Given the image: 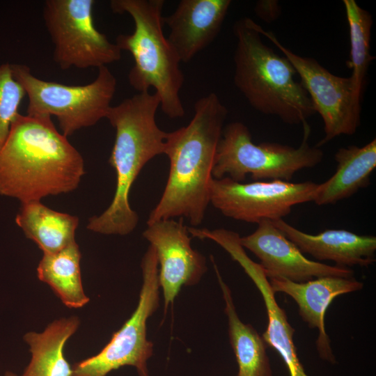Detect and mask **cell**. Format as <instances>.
Wrapping results in <instances>:
<instances>
[{"mask_svg": "<svg viewBox=\"0 0 376 376\" xmlns=\"http://www.w3.org/2000/svg\"><path fill=\"white\" fill-rule=\"evenodd\" d=\"M272 221L302 253L310 254L319 261L330 260L337 266L345 267H368L375 262V236L360 235L343 229H329L311 235L299 230L283 219Z\"/></svg>", "mask_w": 376, "mask_h": 376, "instance_id": "obj_17", "label": "cell"}, {"mask_svg": "<svg viewBox=\"0 0 376 376\" xmlns=\"http://www.w3.org/2000/svg\"><path fill=\"white\" fill-rule=\"evenodd\" d=\"M257 25L249 17L233 25L234 84L256 111L289 125H304L315 113L313 104L295 79L293 66L262 41Z\"/></svg>", "mask_w": 376, "mask_h": 376, "instance_id": "obj_4", "label": "cell"}, {"mask_svg": "<svg viewBox=\"0 0 376 376\" xmlns=\"http://www.w3.org/2000/svg\"><path fill=\"white\" fill-rule=\"evenodd\" d=\"M189 234L182 217L177 221L169 219L148 224L143 233L156 251L164 313L182 287L197 284L207 270L205 258L191 247Z\"/></svg>", "mask_w": 376, "mask_h": 376, "instance_id": "obj_12", "label": "cell"}, {"mask_svg": "<svg viewBox=\"0 0 376 376\" xmlns=\"http://www.w3.org/2000/svg\"><path fill=\"white\" fill-rule=\"evenodd\" d=\"M164 0H111L114 13L130 15L134 22L131 34H120L116 44L129 52L134 65L128 75L131 86L139 93L153 88L160 108L171 118H181L185 109L180 96L184 75L180 58L164 35Z\"/></svg>", "mask_w": 376, "mask_h": 376, "instance_id": "obj_5", "label": "cell"}, {"mask_svg": "<svg viewBox=\"0 0 376 376\" xmlns=\"http://www.w3.org/2000/svg\"><path fill=\"white\" fill-rule=\"evenodd\" d=\"M211 260L225 302L229 340L238 366L236 376H273L265 342L251 324L240 320L231 291L212 256Z\"/></svg>", "mask_w": 376, "mask_h": 376, "instance_id": "obj_20", "label": "cell"}, {"mask_svg": "<svg viewBox=\"0 0 376 376\" xmlns=\"http://www.w3.org/2000/svg\"><path fill=\"white\" fill-rule=\"evenodd\" d=\"M272 290L283 292L293 299L299 314L311 329L318 331L315 342L320 357L332 364L336 363L331 341L327 334L324 317L327 309L338 296L361 290L363 283L352 277L322 276L303 283L275 277L268 279Z\"/></svg>", "mask_w": 376, "mask_h": 376, "instance_id": "obj_15", "label": "cell"}, {"mask_svg": "<svg viewBox=\"0 0 376 376\" xmlns=\"http://www.w3.org/2000/svg\"><path fill=\"white\" fill-rule=\"evenodd\" d=\"M257 29L284 55L301 79L300 83L322 118L324 136L316 146L320 148L340 135L354 134L361 121V100L350 77L330 72L313 58L304 57L285 47L272 32Z\"/></svg>", "mask_w": 376, "mask_h": 376, "instance_id": "obj_10", "label": "cell"}, {"mask_svg": "<svg viewBox=\"0 0 376 376\" xmlns=\"http://www.w3.org/2000/svg\"><path fill=\"white\" fill-rule=\"evenodd\" d=\"M10 68L28 97L26 114L55 116L66 137L106 118L116 90V79L107 66L99 68L96 78L85 85L39 79L25 64L13 63Z\"/></svg>", "mask_w": 376, "mask_h": 376, "instance_id": "obj_7", "label": "cell"}, {"mask_svg": "<svg viewBox=\"0 0 376 376\" xmlns=\"http://www.w3.org/2000/svg\"><path fill=\"white\" fill-rule=\"evenodd\" d=\"M80 320L72 315L50 322L42 332L29 331L24 340L31 359L20 376H72V368L65 359L66 342L75 334Z\"/></svg>", "mask_w": 376, "mask_h": 376, "instance_id": "obj_19", "label": "cell"}, {"mask_svg": "<svg viewBox=\"0 0 376 376\" xmlns=\"http://www.w3.org/2000/svg\"><path fill=\"white\" fill-rule=\"evenodd\" d=\"M334 159L337 162L335 173L318 184L315 191L313 201L318 205L335 204L368 186L376 167V139L361 147L340 148Z\"/></svg>", "mask_w": 376, "mask_h": 376, "instance_id": "obj_18", "label": "cell"}, {"mask_svg": "<svg viewBox=\"0 0 376 376\" xmlns=\"http://www.w3.org/2000/svg\"><path fill=\"white\" fill-rule=\"evenodd\" d=\"M141 267L143 282L134 311L97 354L72 366V376H107L126 366L134 367L139 376H149L147 362L152 355L153 343L147 338V321L157 311L159 300L158 261L151 245Z\"/></svg>", "mask_w": 376, "mask_h": 376, "instance_id": "obj_8", "label": "cell"}, {"mask_svg": "<svg viewBox=\"0 0 376 376\" xmlns=\"http://www.w3.org/2000/svg\"><path fill=\"white\" fill-rule=\"evenodd\" d=\"M81 253L76 242L54 253H43L37 267L40 281L49 285L61 302L70 308L86 305L80 268Z\"/></svg>", "mask_w": 376, "mask_h": 376, "instance_id": "obj_22", "label": "cell"}, {"mask_svg": "<svg viewBox=\"0 0 376 376\" xmlns=\"http://www.w3.org/2000/svg\"><path fill=\"white\" fill-rule=\"evenodd\" d=\"M349 26L350 57L347 65L352 70L350 76L354 88L362 97L365 78L370 62L375 57L370 54V41L373 18L354 0H343Z\"/></svg>", "mask_w": 376, "mask_h": 376, "instance_id": "obj_23", "label": "cell"}, {"mask_svg": "<svg viewBox=\"0 0 376 376\" xmlns=\"http://www.w3.org/2000/svg\"><path fill=\"white\" fill-rule=\"evenodd\" d=\"M194 109L189 124L168 132L164 155L169 159V177L147 225L185 217L191 226H197L205 217L217 149L228 109L214 93L199 98Z\"/></svg>", "mask_w": 376, "mask_h": 376, "instance_id": "obj_2", "label": "cell"}, {"mask_svg": "<svg viewBox=\"0 0 376 376\" xmlns=\"http://www.w3.org/2000/svg\"><path fill=\"white\" fill-rule=\"evenodd\" d=\"M303 127L302 141L293 147L269 141L255 144L244 124H228L217 146L212 177H228L239 182H244L248 175L255 181H290L297 172L319 164L324 157L320 148L308 143L309 125Z\"/></svg>", "mask_w": 376, "mask_h": 376, "instance_id": "obj_6", "label": "cell"}, {"mask_svg": "<svg viewBox=\"0 0 376 376\" xmlns=\"http://www.w3.org/2000/svg\"><path fill=\"white\" fill-rule=\"evenodd\" d=\"M318 185L280 180L244 183L228 177L212 178L210 203L227 217L258 224L283 219L293 206L313 201Z\"/></svg>", "mask_w": 376, "mask_h": 376, "instance_id": "obj_11", "label": "cell"}, {"mask_svg": "<svg viewBox=\"0 0 376 376\" xmlns=\"http://www.w3.org/2000/svg\"><path fill=\"white\" fill-rule=\"evenodd\" d=\"M253 10L256 15L267 23L274 22L281 14L280 3L276 0L258 1Z\"/></svg>", "mask_w": 376, "mask_h": 376, "instance_id": "obj_25", "label": "cell"}, {"mask_svg": "<svg viewBox=\"0 0 376 376\" xmlns=\"http://www.w3.org/2000/svg\"><path fill=\"white\" fill-rule=\"evenodd\" d=\"M159 107L156 93L142 92L110 107L106 118L116 136L109 163L116 171V191L109 206L89 219V230L125 235L136 227L139 216L130 204V189L143 166L165 152L168 132L159 127L155 118Z\"/></svg>", "mask_w": 376, "mask_h": 376, "instance_id": "obj_3", "label": "cell"}, {"mask_svg": "<svg viewBox=\"0 0 376 376\" xmlns=\"http://www.w3.org/2000/svg\"><path fill=\"white\" fill-rule=\"evenodd\" d=\"M3 376H19V375L14 372L8 370L4 373Z\"/></svg>", "mask_w": 376, "mask_h": 376, "instance_id": "obj_26", "label": "cell"}, {"mask_svg": "<svg viewBox=\"0 0 376 376\" xmlns=\"http://www.w3.org/2000/svg\"><path fill=\"white\" fill-rule=\"evenodd\" d=\"M84 173L81 153L51 116H16L0 150V195L40 201L75 190Z\"/></svg>", "mask_w": 376, "mask_h": 376, "instance_id": "obj_1", "label": "cell"}, {"mask_svg": "<svg viewBox=\"0 0 376 376\" xmlns=\"http://www.w3.org/2000/svg\"><path fill=\"white\" fill-rule=\"evenodd\" d=\"M26 95L13 76L10 63L0 64V150L3 146L21 102Z\"/></svg>", "mask_w": 376, "mask_h": 376, "instance_id": "obj_24", "label": "cell"}, {"mask_svg": "<svg viewBox=\"0 0 376 376\" xmlns=\"http://www.w3.org/2000/svg\"><path fill=\"white\" fill-rule=\"evenodd\" d=\"M15 222L43 253L58 252L76 242L78 217L55 211L40 201L21 204Z\"/></svg>", "mask_w": 376, "mask_h": 376, "instance_id": "obj_21", "label": "cell"}, {"mask_svg": "<svg viewBox=\"0 0 376 376\" xmlns=\"http://www.w3.org/2000/svg\"><path fill=\"white\" fill-rule=\"evenodd\" d=\"M238 233L224 229L212 230L208 238L226 251L253 281L263 299L267 326L262 337L267 346L274 349L285 363L290 376H308L297 354L293 340L295 329L289 323L285 310L277 303L275 293L259 263L252 260L240 242Z\"/></svg>", "mask_w": 376, "mask_h": 376, "instance_id": "obj_14", "label": "cell"}, {"mask_svg": "<svg viewBox=\"0 0 376 376\" xmlns=\"http://www.w3.org/2000/svg\"><path fill=\"white\" fill-rule=\"evenodd\" d=\"M94 0H47L42 17L54 49L53 59L63 70L107 66L121 50L95 27Z\"/></svg>", "mask_w": 376, "mask_h": 376, "instance_id": "obj_9", "label": "cell"}, {"mask_svg": "<svg viewBox=\"0 0 376 376\" xmlns=\"http://www.w3.org/2000/svg\"><path fill=\"white\" fill-rule=\"evenodd\" d=\"M240 242L244 249L249 250L259 259L267 279L281 277L303 283L322 276L354 275L350 267L308 259L270 220L259 222L253 233L240 237Z\"/></svg>", "mask_w": 376, "mask_h": 376, "instance_id": "obj_13", "label": "cell"}, {"mask_svg": "<svg viewBox=\"0 0 376 376\" xmlns=\"http://www.w3.org/2000/svg\"><path fill=\"white\" fill-rule=\"evenodd\" d=\"M230 4V0H181L164 17L170 29L167 39L180 62L190 61L214 41Z\"/></svg>", "mask_w": 376, "mask_h": 376, "instance_id": "obj_16", "label": "cell"}]
</instances>
